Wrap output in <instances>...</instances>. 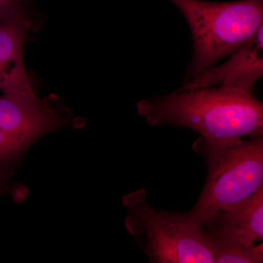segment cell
Instances as JSON below:
<instances>
[{
  "mask_svg": "<svg viewBox=\"0 0 263 263\" xmlns=\"http://www.w3.org/2000/svg\"><path fill=\"white\" fill-rule=\"evenodd\" d=\"M194 148L205 159L208 176L196 205L186 214L202 228L218 212L243 201L263 186V138L200 136Z\"/></svg>",
  "mask_w": 263,
  "mask_h": 263,
  "instance_id": "2",
  "label": "cell"
},
{
  "mask_svg": "<svg viewBox=\"0 0 263 263\" xmlns=\"http://www.w3.org/2000/svg\"><path fill=\"white\" fill-rule=\"evenodd\" d=\"M137 109L151 126L188 127L203 138L262 137L263 104L245 90L181 87L171 94L143 99Z\"/></svg>",
  "mask_w": 263,
  "mask_h": 263,
  "instance_id": "1",
  "label": "cell"
},
{
  "mask_svg": "<svg viewBox=\"0 0 263 263\" xmlns=\"http://www.w3.org/2000/svg\"><path fill=\"white\" fill-rule=\"evenodd\" d=\"M230 56L222 65L211 67L181 87L220 86L252 93L263 75V26L249 42Z\"/></svg>",
  "mask_w": 263,
  "mask_h": 263,
  "instance_id": "6",
  "label": "cell"
},
{
  "mask_svg": "<svg viewBox=\"0 0 263 263\" xmlns=\"http://www.w3.org/2000/svg\"><path fill=\"white\" fill-rule=\"evenodd\" d=\"M8 179H4V178L0 176V195L8 190Z\"/></svg>",
  "mask_w": 263,
  "mask_h": 263,
  "instance_id": "11",
  "label": "cell"
},
{
  "mask_svg": "<svg viewBox=\"0 0 263 263\" xmlns=\"http://www.w3.org/2000/svg\"><path fill=\"white\" fill-rule=\"evenodd\" d=\"M214 263H260L263 262L262 243L243 245L240 243L212 242Z\"/></svg>",
  "mask_w": 263,
  "mask_h": 263,
  "instance_id": "9",
  "label": "cell"
},
{
  "mask_svg": "<svg viewBox=\"0 0 263 263\" xmlns=\"http://www.w3.org/2000/svg\"><path fill=\"white\" fill-rule=\"evenodd\" d=\"M30 25L18 10L0 20V91L3 93L27 73L23 50Z\"/></svg>",
  "mask_w": 263,
  "mask_h": 263,
  "instance_id": "8",
  "label": "cell"
},
{
  "mask_svg": "<svg viewBox=\"0 0 263 263\" xmlns=\"http://www.w3.org/2000/svg\"><path fill=\"white\" fill-rule=\"evenodd\" d=\"M17 1L18 0H0V20L17 10Z\"/></svg>",
  "mask_w": 263,
  "mask_h": 263,
  "instance_id": "10",
  "label": "cell"
},
{
  "mask_svg": "<svg viewBox=\"0 0 263 263\" xmlns=\"http://www.w3.org/2000/svg\"><path fill=\"white\" fill-rule=\"evenodd\" d=\"M188 22L194 44L190 82L249 42L263 26V0H170Z\"/></svg>",
  "mask_w": 263,
  "mask_h": 263,
  "instance_id": "3",
  "label": "cell"
},
{
  "mask_svg": "<svg viewBox=\"0 0 263 263\" xmlns=\"http://www.w3.org/2000/svg\"><path fill=\"white\" fill-rule=\"evenodd\" d=\"M128 231L141 245L151 262L213 263L212 242L186 213L158 210L146 202L144 190L124 197Z\"/></svg>",
  "mask_w": 263,
  "mask_h": 263,
  "instance_id": "4",
  "label": "cell"
},
{
  "mask_svg": "<svg viewBox=\"0 0 263 263\" xmlns=\"http://www.w3.org/2000/svg\"><path fill=\"white\" fill-rule=\"evenodd\" d=\"M202 230L211 242L253 245L263 238V186L218 212Z\"/></svg>",
  "mask_w": 263,
  "mask_h": 263,
  "instance_id": "7",
  "label": "cell"
},
{
  "mask_svg": "<svg viewBox=\"0 0 263 263\" xmlns=\"http://www.w3.org/2000/svg\"><path fill=\"white\" fill-rule=\"evenodd\" d=\"M70 124L36 95L28 73L0 96V176L8 179L33 143Z\"/></svg>",
  "mask_w": 263,
  "mask_h": 263,
  "instance_id": "5",
  "label": "cell"
}]
</instances>
